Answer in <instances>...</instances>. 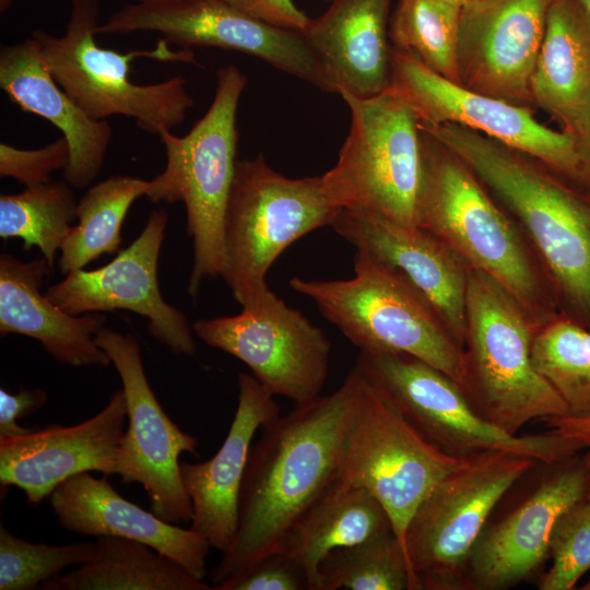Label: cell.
Listing matches in <instances>:
<instances>
[{
	"label": "cell",
	"instance_id": "1",
	"mask_svg": "<svg viewBox=\"0 0 590 590\" xmlns=\"http://www.w3.org/2000/svg\"><path fill=\"white\" fill-rule=\"evenodd\" d=\"M357 388L353 367L327 396L261 427L239 495L235 540L210 575L212 588L285 548L292 533L338 479Z\"/></svg>",
	"mask_w": 590,
	"mask_h": 590
},
{
	"label": "cell",
	"instance_id": "2",
	"mask_svg": "<svg viewBox=\"0 0 590 590\" xmlns=\"http://www.w3.org/2000/svg\"><path fill=\"white\" fill-rule=\"evenodd\" d=\"M420 123L471 167L518 224L553 285L559 314L590 329V189L474 130Z\"/></svg>",
	"mask_w": 590,
	"mask_h": 590
},
{
	"label": "cell",
	"instance_id": "3",
	"mask_svg": "<svg viewBox=\"0 0 590 590\" xmlns=\"http://www.w3.org/2000/svg\"><path fill=\"white\" fill-rule=\"evenodd\" d=\"M417 226L470 269L500 284L536 327L559 315L553 285L529 240L471 167L418 121Z\"/></svg>",
	"mask_w": 590,
	"mask_h": 590
},
{
	"label": "cell",
	"instance_id": "4",
	"mask_svg": "<svg viewBox=\"0 0 590 590\" xmlns=\"http://www.w3.org/2000/svg\"><path fill=\"white\" fill-rule=\"evenodd\" d=\"M536 328L500 284L470 269L457 386L476 413L514 435L533 420L568 414L563 399L532 364Z\"/></svg>",
	"mask_w": 590,
	"mask_h": 590
},
{
	"label": "cell",
	"instance_id": "5",
	"mask_svg": "<svg viewBox=\"0 0 590 590\" xmlns=\"http://www.w3.org/2000/svg\"><path fill=\"white\" fill-rule=\"evenodd\" d=\"M98 0H73L63 35L43 30L32 33L57 83L93 120L119 115L156 135L180 125L194 104L186 79L176 75L158 83L137 84L129 79L130 63L145 57L197 64L194 54L187 48L170 49L164 38L152 50L125 54L98 46Z\"/></svg>",
	"mask_w": 590,
	"mask_h": 590
},
{
	"label": "cell",
	"instance_id": "6",
	"mask_svg": "<svg viewBox=\"0 0 590 590\" xmlns=\"http://www.w3.org/2000/svg\"><path fill=\"white\" fill-rule=\"evenodd\" d=\"M246 75L234 64L217 70L208 111L182 135L158 134L166 152L165 169L151 179L148 199L182 202L193 262L187 291L197 297L205 280L221 276L224 264V220L235 175L236 116Z\"/></svg>",
	"mask_w": 590,
	"mask_h": 590
},
{
	"label": "cell",
	"instance_id": "7",
	"mask_svg": "<svg viewBox=\"0 0 590 590\" xmlns=\"http://www.w3.org/2000/svg\"><path fill=\"white\" fill-rule=\"evenodd\" d=\"M290 286L361 351L401 353L421 359L458 385L462 351L420 293L394 269L364 250L346 280L294 276Z\"/></svg>",
	"mask_w": 590,
	"mask_h": 590
},
{
	"label": "cell",
	"instance_id": "8",
	"mask_svg": "<svg viewBox=\"0 0 590 590\" xmlns=\"http://www.w3.org/2000/svg\"><path fill=\"white\" fill-rule=\"evenodd\" d=\"M340 209L322 176L288 178L259 153L236 162L224 220L225 264L221 278L241 306L268 286L273 262L308 233L332 225Z\"/></svg>",
	"mask_w": 590,
	"mask_h": 590
},
{
	"label": "cell",
	"instance_id": "9",
	"mask_svg": "<svg viewBox=\"0 0 590 590\" xmlns=\"http://www.w3.org/2000/svg\"><path fill=\"white\" fill-rule=\"evenodd\" d=\"M351 128L334 166L322 176L340 209L417 226L422 180L418 118L392 88L368 98L342 94Z\"/></svg>",
	"mask_w": 590,
	"mask_h": 590
},
{
	"label": "cell",
	"instance_id": "10",
	"mask_svg": "<svg viewBox=\"0 0 590 590\" xmlns=\"http://www.w3.org/2000/svg\"><path fill=\"white\" fill-rule=\"evenodd\" d=\"M535 460L505 451L464 457L430 489L405 533L411 590H469L471 553L488 517Z\"/></svg>",
	"mask_w": 590,
	"mask_h": 590
},
{
	"label": "cell",
	"instance_id": "11",
	"mask_svg": "<svg viewBox=\"0 0 590 590\" xmlns=\"http://www.w3.org/2000/svg\"><path fill=\"white\" fill-rule=\"evenodd\" d=\"M354 367L356 398L339 477L366 488L380 502L406 554L412 516L462 458L428 441L390 394L358 363Z\"/></svg>",
	"mask_w": 590,
	"mask_h": 590
},
{
	"label": "cell",
	"instance_id": "12",
	"mask_svg": "<svg viewBox=\"0 0 590 590\" xmlns=\"http://www.w3.org/2000/svg\"><path fill=\"white\" fill-rule=\"evenodd\" d=\"M356 363L428 441L450 456L505 451L553 465L582 450L576 441L551 430L514 435L500 429L473 410L450 377L416 357L361 351Z\"/></svg>",
	"mask_w": 590,
	"mask_h": 590
},
{
	"label": "cell",
	"instance_id": "13",
	"mask_svg": "<svg viewBox=\"0 0 590 590\" xmlns=\"http://www.w3.org/2000/svg\"><path fill=\"white\" fill-rule=\"evenodd\" d=\"M192 330L206 345L245 363L273 396L288 398L296 405L321 396L331 342L269 286L246 302L239 314L197 320Z\"/></svg>",
	"mask_w": 590,
	"mask_h": 590
},
{
	"label": "cell",
	"instance_id": "14",
	"mask_svg": "<svg viewBox=\"0 0 590 590\" xmlns=\"http://www.w3.org/2000/svg\"><path fill=\"white\" fill-rule=\"evenodd\" d=\"M153 32L182 47H215L259 58L327 93L333 87L302 32L272 25L224 0L138 1L110 14L98 34Z\"/></svg>",
	"mask_w": 590,
	"mask_h": 590
},
{
	"label": "cell",
	"instance_id": "15",
	"mask_svg": "<svg viewBox=\"0 0 590 590\" xmlns=\"http://www.w3.org/2000/svg\"><path fill=\"white\" fill-rule=\"evenodd\" d=\"M94 339L110 358L126 396L128 425L118 475L144 488L150 510L161 519L190 522L192 504L181 480L179 457L182 452L197 456L198 439L165 413L148 381L140 345L132 334L103 327Z\"/></svg>",
	"mask_w": 590,
	"mask_h": 590
},
{
	"label": "cell",
	"instance_id": "16",
	"mask_svg": "<svg viewBox=\"0 0 590 590\" xmlns=\"http://www.w3.org/2000/svg\"><path fill=\"white\" fill-rule=\"evenodd\" d=\"M389 87L406 101L418 120L474 130L533 155L581 184L576 140L541 123L532 108L471 91L392 46Z\"/></svg>",
	"mask_w": 590,
	"mask_h": 590
},
{
	"label": "cell",
	"instance_id": "17",
	"mask_svg": "<svg viewBox=\"0 0 590 590\" xmlns=\"http://www.w3.org/2000/svg\"><path fill=\"white\" fill-rule=\"evenodd\" d=\"M168 214L150 213L141 234L109 263L95 270L79 269L46 290L47 297L66 312L80 316L126 309L145 317L149 333L176 355L196 352L192 326L164 300L157 263Z\"/></svg>",
	"mask_w": 590,
	"mask_h": 590
},
{
	"label": "cell",
	"instance_id": "18",
	"mask_svg": "<svg viewBox=\"0 0 590 590\" xmlns=\"http://www.w3.org/2000/svg\"><path fill=\"white\" fill-rule=\"evenodd\" d=\"M554 0H468L460 12L459 84L533 108L530 81Z\"/></svg>",
	"mask_w": 590,
	"mask_h": 590
},
{
	"label": "cell",
	"instance_id": "19",
	"mask_svg": "<svg viewBox=\"0 0 590 590\" xmlns=\"http://www.w3.org/2000/svg\"><path fill=\"white\" fill-rule=\"evenodd\" d=\"M126 420L121 388L101 411L79 424H52L0 439L1 485L17 487L30 504L36 505L79 473L118 475Z\"/></svg>",
	"mask_w": 590,
	"mask_h": 590
},
{
	"label": "cell",
	"instance_id": "20",
	"mask_svg": "<svg viewBox=\"0 0 590 590\" xmlns=\"http://www.w3.org/2000/svg\"><path fill=\"white\" fill-rule=\"evenodd\" d=\"M589 484L586 460L576 455L557 463L516 509L485 527L469 559V590L507 589L534 571L548 555L556 520L586 497Z\"/></svg>",
	"mask_w": 590,
	"mask_h": 590
},
{
	"label": "cell",
	"instance_id": "21",
	"mask_svg": "<svg viewBox=\"0 0 590 590\" xmlns=\"http://www.w3.org/2000/svg\"><path fill=\"white\" fill-rule=\"evenodd\" d=\"M353 245L398 271L429 304L462 351L470 268L438 238L378 214L342 209L331 225Z\"/></svg>",
	"mask_w": 590,
	"mask_h": 590
},
{
	"label": "cell",
	"instance_id": "22",
	"mask_svg": "<svg viewBox=\"0 0 590 590\" xmlns=\"http://www.w3.org/2000/svg\"><path fill=\"white\" fill-rule=\"evenodd\" d=\"M280 416L274 396L251 374L238 375L237 408L225 440L204 462H180V475L192 504L189 528L225 553L239 521V495L251 440L263 425Z\"/></svg>",
	"mask_w": 590,
	"mask_h": 590
},
{
	"label": "cell",
	"instance_id": "23",
	"mask_svg": "<svg viewBox=\"0 0 590 590\" xmlns=\"http://www.w3.org/2000/svg\"><path fill=\"white\" fill-rule=\"evenodd\" d=\"M49 502L59 524L70 532L138 541L172 558L193 577L203 580L206 576L212 546L202 535L129 502L106 477L90 472L73 475L56 487Z\"/></svg>",
	"mask_w": 590,
	"mask_h": 590
},
{
	"label": "cell",
	"instance_id": "24",
	"mask_svg": "<svg viewBox=\"0 0 590 590\" xmlns=\"http://www.w3.org/2000/svg\"><path fill=\"white\" fill-rule=\"evenodd\" d=\"M0 87L22 110L58 128L70 149L64 180L88 188L99 174L113 129L108 120H93L63 91L47 67L32 36L0 51Z\"/></svg>",
	"mask_w": 590,
	"mask_h": 590
},
{
	"label": "cell",
	"instance_id": "25",
	"mask_svg": "<svg viewBox=\"0 0 590 590\" xmlns=\"http://www.w3.org/2000/svg\"><path fill=\"white\" fill-rule=\"evenodd\" d=\"M391 0H332L302 32L334 93L368 98L390 86Z\"/></svg>",
	"mask_w": 590,
	"mask_h": 590
},
{
	"label": "cell",
	"instance_id": "26",
	"mask_svg": "<svg viewBox=\"0 0 590 590\" xmlns=\"http://www.w3.org/2000/svg\"><path fill=\"white\" fill-rule=\"evenodd\" d=\"M51 270L44 257L22 261L10 253H1V335L30 337L54 359L72 367L110 365V358L94 339L105 324V314L73 316L42 294L40 286Z\"/></svg>",
	"mask_w": 590,
	"mask_h": 590
},
{
	"label": "cell",
	"instance_id": "27",
	"mask_svg": "<svg viewBox=\"0 0 590 590\" xmlns=\"http://www.w3.org/2000/svg\"><path fill=\"white\" fill-rule=\"evenodd\" d=\"M542 108L576 141L590 128V23L574 0H554L530 81Z\"/></svg>",
	"mask_w": 590,
	"mask_h": 590
},
{
	"label": "cell",
	"instance_id": "28",
	"mask_svg": "<svg viewBox=\"0 0 590 590\" xmlns=\"http://www.w3.org/2000/svg\"><path fill=\"white\" fill-rule=\"evenodd\" d=\"M392 529L380 502L366 488L338 476L292 533L284 550L305 565L311 590L318 571L332 551L358 544Z\"/></svg>",
	"mask_w": 590,
	"mask_h": 590
},
{
	"label": "cell",
	"instance_id": "29",
	"mask_svg": "<svg viewBox=\"0 0 590 590\" xmlns=\"http://www.w3.org/2000/svg\"><path fill=\"white\" fill-rule=\"evenodd\" d=\"M42 590H213L178 563L138 541L98 536L93 557Z\"/></svg>",
	"mask_w": 590,
	"mask_h": 590
},
{
	"label": "cell",
	"instance_id": "30",
	"mask_svg": "<svg viewBox=\"0 0 590 590\" xmlns=\"http://www.w3.org/2000/svg\"><path fill=\"white\" fill-rule=\"evenodd\" d=\"M151 180L115 175L91 186L76 206L72 226L60 249L59 269L67 274L83 269L121 245V226L131 204L150 194Z\"/></svg>",
	"mask_w": 590,
	"mask_h": 590
},
{
	"label": "cell",
	"instance_id": "31",
	"mask_svg": "<svg viewBox=\"0 0 590 590\" xmlns=\"http://www.w3.org/2000/svg\"><path fill=\"white\" fill-rule=\"evenodd\" d=\"M71 186L66 180L26 187L0 196V237L20 238L24 250L37 247L54 268L56 255L76 219Z\"/></svg>",
	"mask_w": 590,
	"mask_h": 590
},
{
	"label": "cell",
	"instance_id": "32",
	"mask_svg": "<svg viewBox=\"0 0 590 590\" xmlns=\"http://www.w3.org/2000/svg\"><path fill=\"white\" fill-rule=\"evenodd\" d=\"M531 357L565 402L567 415L590 416V329L559 314L536 328Z\"/></svg>",
	"mask_w": 590,
	"mask_h": 590
},
{
	"label": "cell",
	"instance_id": "33",
	"mask_svg": "<svg viewBox=\"0 0 590 590\" xmlns=\"http://www.w3.org/2000/svg\"><path fill=\"white\" fill-rule=\"evenodd\" d=\"M460 12L461 7L441 0H399L389 21L391 46L459 84Z\"/></svg>",
	"mask_w": 590,
	"mask_h": 590
},
{
	"label": "cell",
	"instance_id": "34",
	"mask_svg": "<svg viewBox=\"0 0 590 590\" xmlns=\"http://www.w3.org/2000/svg\"><path fill=\"white\" fill-rule=\"evenodd\" d=\"M406 554L393 530L332 551L318 571L317 590H411Z\"/></svg>",
	"mask_w": 590,
	"mask_h": 590
},
{
	"label": "cell",
	"instance_id": "35",
	"mask_svg": "<svg viewBox=\"0 0 590 590\" xmlns=\"http://www.w3.org/2000/svg\"><path fill=\"white\" fill-rule=\"evenodd\" d=\"M95 542L33 543L0 526V590H33L70 566L90 560Z\"/></svg>",
	"mask_w": 590,
	"mask_h": 590
},
{
	"label": "cell",
	"instance_id": "36",
	"mask_svg": "<svg viewBox=\"0 0 590 590\" xmlns=\"http://www.w3.org/2000/svg\"><path fill=\"white\" fill-rule=\"evenodd\" d=\"M548 555L553 564L539 582L541 590H570L590 569V504L585 498L556 520Z\"/></svg>",
	"mask_w": 590,
	"mask_h": 590
},
{
	"label": "cell",
	"instance_id": "37",
	"mask_svg": "<svg viewBox=\"0 0 590 590\" xmlns=\"http://www.w3.org/2000/svg\"><path fill=\"white\" fill-rule=\"evenodd\" d=\"M213 590H311V586L303 562L291 551L282 550L222 581Z\"/></svg>",
	"mask_w": 590,
	"mask_h": 590
},
{
	"label": "cell",
	"instance_id": "38",
	"mask_svg": "<svg viewBox=\"0 0 590 590\" xmlns=\"http://www.w3.org/2000/svg\"><path fill=\"white\" fill-rule=\"evenodd\" d=\"M70 161V149L63 137L33 150L0 143V176L12 177L26 187L51 181L56 170H64Z\"/></svg>",
	"mask_w": 590,
	"mask_h": 590
},
{
	"label": "cell",
	"instance_id": "39",
	"mask_svg": "<svg viewBox=\"0 0 590 590\" xmlns=\"http://www.w3.org/2000/svg\"><path fill=\"white\" fill-rule=\"evenodd\" d=\"M48 400L44 389H20L10 393L0 389V439L27 434L32 428L17 424V420L40 410Z\"/></svg>",
	"mask_w": 590,
	"mask_h": 590
},
{
	"label": "cell",
	"instance_id": "40",
	"mask_svg": "<svg viewBox=\"0 0 590 590\" xmlns=\"http://www.w3.org/2000/svg\"><path fill=\"white\" fill-rule=\"evenodd\" d=\"M234 8L283 28L303 32L309 17L292 0H224Z\"/></svg>",
	"mask_w": 590,
	"mask_h": 590
},
{
	"label": "cell",
	"instance_id": "41",
	"mask_svg": "<svg viewBox=\"0 0 590 590\" xmlns=\"http://www.w3.org/2000/svg\"><path fill=\"white\" fill-rule=\"evenodd\" d=\"M544 422L551 427V432L576 441L586 455L590 456V416H552Z\"/></svg>",
	"mask_w": 590,
	"mask_h": 590
},
{
	"label": "cell",
	"instance_id": "42",
	"mask_svg": "<svg viewBox=\"0 0 590 590\" xmlns=\"http://www.w3.org/2000/svg\"><path fill=\"white\" fill-rule=\"evenodd\" d=\"M580 165V181L590 189V128L587 134L576 141Z\"/></svg>",
	"mask_w": 590,
	"mask_h": 590
},
{
	"label": "cell",
	"instance_id": "43",
	"mask_svg": "<svg viewBox=\"0 0 590 590\" xmlns=\"http://www.w3.org/2000/svg\"><path fill=\"white\" fill-rule=\"evenodd\" d=\"M590 23V0H574Z\"/></svg>",
	"mask_w": 590,
	"mask_h": 590
},
{
	"label": "cell",
	"instance_id": "44",
	"mask_svg": "<svg viewBox=\"0 0 590 590\" xmlns=\"http://www.w3.org/2000/svg\"><path fill=\"white\" fill-rule=\"evenodd\" d=\"M583 458H585L586 463H587V467H588L589 479H590V456H587V455L585 453V455H583ZM585 499L590 504V484H589V488H588V492H587V495H586Z\"/></svg>",
	"mask_w": 590,
	"mask_h": 590
},
{
	"label": "cell",
	"instance_id": "45",
	"mask_svg": "<svg viewBox=\"0 0 590 590\" xmlns=\"http://www.w3.org/2000/svg\"><path fill=\"white\" fill-rule=\"evenodd\" d=\"M13 0H0V12L4 13L12 4Z\"/></svg>",
	"mask_w": 590,
	"mask_h": 590
},
{
	"label": "cell",
	"instance_id": "46",
	"mask_svg": "<svg viewBox=\"0 0 590 590\" xmlns=\"http://www.w3.org/2000/svg\"><path fill=\"white\" fill-rule=\"evenodd\" d=\"M441 1L457 5V7H462L468 0H441Z\"/></svg>",
	"mask_w": 590,
	"mask_h": 590
},
{
	"label": "cell",
	"instance_id": "47",
	"mask_svg": "<svg viewBox=\"0 0 590 590\" xmlns=\"http://www.w3.org/2000/svg\"><path fill=\"white\" fill-rule=\"evenodd\" d=\"M144 2H162V1H168V0H140Z\"/></svg>",
	"mask_w": 590,
	"mask_h": 590
},
{
	"label": "cell",
	"instance_id": "48",
	"mask_svg": "<svg viewBox=\"0 0 590 590\" xmlns=\"http://www.w3.org/2000/svg\"><path fill=\"white\" fill-rule=\"evenodd\" d=\"M582 589L590 590V579L588 582L582 587Z\"/></svg>",
	"mask_w": 590,
	"mask_h": 590
},
{
	"label": "cell",
	"instance_id": "49",
	"mask_svg": "<svg viewBox=\"0 0 590 590\" xmlns=\"http://www.w3.org/2000/svg\"><path fill=\"white\" fill-rule=\"evenodd\" d=\"M323 1H332V0H323Z\"/></svg>",
	"mask_w": 590,
	"mask_h": 590
}]
</instances>
